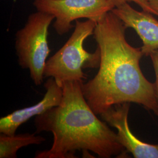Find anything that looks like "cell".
Returning a JSON list of instances; mask_svg holds the SVG:
<instances>
[{
	"mask_svg": "<svg viewBox=\"0 0 158 158\" xmlns=\"http://www.w3.org/2000/svg\"><path fill=\"white\" fill-rule=\"evenodd\" d=\"M134 2L143 11L158 16V0H135Z\"/></svg>",
	"mask_w": 158,
	"mask_h": 158,
	"instance_id": "30bf717a",
	"label": "cell"
},
{
	"mask_svg": "<svg viewBox=\"0 0 158 158\" xmlns=\"http://www.w3.org/2000/svg\"><path fill=\"white\" fill-rule=\"evenodd\" d=\"M46 141L42 136L34 134H21L7 135L4 134L0 135V158H16L18 150L30 145H40Z\"/></svg>",
	"mask_w": 158,
	"mask_h": 158,
	"instance_id": "9c48e42d",
	"label": "cell"
},
{
	"mask_svg": "<svg viewBox=\"0 0 158 158\" xmlns=\"http://www.w3.org/2000/svg\"><path fill=\"white\" fill-rule=\"evenodd\" d=\"M123 23L113 12L96 22L94 38L100 52L96 76L81 84L86 102L96 115L124 102L141 105L158 117V100L154 83L142 72L141 48L131 45Z\"/></svg>",
	"mask_w": 158,
	"mask_h": 158,
	"instance_id": "6da1fadb",
	"label": "cell"
},
{
	"mask_svg": "<svg viewBox=\"0 0 158 158\" xmlns=\"http://www.w3.org/2000/svg\"><path fill=\"white\" fill-rule=\"evenodd\" d=\"M83 83L64 82L60 104L35 117V132H50L53 135L51 148L38 152L35 158H76L77 151H90L102 158L127 156L117 133L97 117L86 102Z\"/></svg>",
	"mask_w": 158,
	"mask_h": 158,
	"instance_id": "7a4b0ae2",
	"label": "cell"
},
{
	"mask_svg": "<svg viewBox=\"0 0 158 158\" xmlns=\"http://www.w3.org/2000/svg\"><path fill=\"white\" fill-rule=\"evenodd\" d=\"M53 15L37 11L29 15L15 34V48L19 66L29 70L34 84L42 85L47 58L51 53L48 37Z\"/></svg>",
	"mask_w": 158,
	"mask_h": 158,
	"instance_id": "277c9868",
	"label": "cell"
},
{
	"mask_svg": "<svg viewBox=\"0 0 158 158\" xmlns=\"http://www.w3.org/2000/svg\"><path fill=\"white\" fill-rule=\"evenodd\" d=\"M130 102L113 106L100 114L101 118L108 125L117 130L119 143L128 153L135 158H158V144L142 141L130 129L128 123Z\"/></svg>",
	"mask_w": 158,
	"mask_h": 158,
	"instance_id": "8992f818",
	"label": "cell"
},
{
	"mask_svg": "<svg viewBox=\"0 0 158 158\" xmlns=\"http://www.w3.org/2000/svg\"><path fill=\"white\" fill-rule=\"evenodd\" d=\"M33 4L38 11L55 17L53 27L59 35L73 28V21L85 18L97 22L115 8L110 0H34Z\"/></svg>",
	"mask_w": 158,
	"mask_h": 158,
	"instance_id": "5b68a950",
	"label": "cell"
},
{
	"mask_svg": "<svg viewBox=\"0 0 158 158\" xmlns=\"http://www.w3.org/2000/svg\"><path fill=\"white\" fill-rule=\"evenodd\" d=\"M73 32L64 45L46 63L44 77H53L62 86L65 81L83 82L87 79L83 69L99 68L100 52L90 53L84 48L85 40L93 35L96 22L87 19L75 21Z\"/></svg>",
	"mask_w": 158,
	"mask_h": 158,
	"instance_id": "3957f363",
	"label": "cell"
},
{
	"mask_svg": "<svg viewBox=\"0 0 158 158\" xmlns=\"http://www.w3.org/2000/svg\"><path fill=\"white\" fill-rule=\"evenodd\" d=\"M46 93L39 102L8 114L0 119V132L7 135L15 134L18 128L29 119L45 113L62 102L63 89L53 77H49L44 85Z\"/></svg>",
	"mask_w": 158,
	"mask_h": 158,
	"instance_id": "52a82bcc",
	"label": "cell"
},
{
	"mask_svg": "<svg viewBox=\"0 0 158 158\" xmlns=\"http://www.w3.org/2000/svg\"><path fill=\"white\" fill-rule=\"evenodd\" d=\"M127 28L133 29L142 42L141 49L144 56L158 49V20L145 11H138L125 2L111 11Z\"/></svg>",
	"mask_w": 158,
	"mask_h": 158,
	"instance_id": "ba28073f",
	"label": "cell"
},
{
	"mask_svg": "<svg viewBox=\"0 0 158 158\" xmlns=\"http://www.w3.org/2000/svg\"><path fill=\"white\" fill-rule=\"evenodd\" d=\"M113 4L115 6V7L121 6V4L125 3V2H133L134 0H110Z\"/></svg>",
	"mask_w": 158,
	"mask_h": 158,
	"instance_id": "7c38bea8",
	"label": "cell"
},
{
	"mask_svg": "<svg viewBox=\"0 0 158 158\" xmlns=\"http://www.w3.org/2000/svg\"><path fill=\"white\" fill-rule=\"evenodd\" d=\"M149 56L151 59L153 66L154 68L156 80L154 83L155 91L156 97L158 100V49L156 51H153L149 55Z\"/></svg>",
	"mask_w": 158,
	"mask_h": 158,
	"instance_id": "8fae6325",
	"label": "cell"
}]
</instances>
